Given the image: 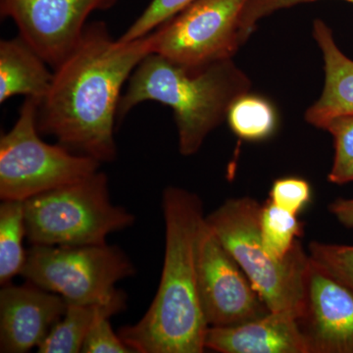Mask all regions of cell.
<instances>
[{"mask_svg":"<svg viewBox=\"0 0 353 353\" xmlns=\"http://www.w3.org/2000/svg\"><path fill=\"white\" fill-rule=\"evenodd\" d=\"M154 44V32L114 41L104 23L85 26L75 48L53 69L50 92L38 104L39 134L99 163L114 161L121 90Z\"/></svg>","mask_w":353,"mask_h":353,"instance_id":"obj_1","label":"cell"},{"mask_svg":"<svg viewBox=\"0 0 353 353\" xmlns=\"http://www.w3.org/2000/svg\"><path fill=\"white\" fill-rule=\"evenodd\" d=\"M165 253L161 280L150 308L118 334L134 353H202L209 328L197 285V245L204 224L194 192L168 187L162 194Z\"/></svg>","mask_w":353,"mask_h":353,"instance_id":"obj_2","label":"cell"},{"mask_svg":"<svg viewBox=\"0 0 353 353\" xmlns=\"http://www.w3.org/2000/svg\"><path fill=\"white\" fill-rule=\"evenodd\" d=\"M252 82L233 59L199 69L174 63L150 53L129 79L118 106L117 122L141 102L157 101L174 112L179 152L196 154L213 130L227 119L236 99L248 94Z\"/></svg>","mask_w":353,"mask_h":353,"instance_id":"obj_3","label":"cell"},{"mask_svg":"<svg viewBox=\"0 0 353 353\" xmlns=\"http://www.w3.org/2000/svg\"><path fill=\"white\" fill-rule=\"evenodd\" d=\"M262 206L248 196L227 199L205 216L206 224L233 255L271 312L301 320L305 311L311 259L297 241L283 259L271 256L260 230Z\"/></svg>","mask_w":353,"mask_h":353,"instance_id":"obj_4","label":"cell"},{"mask_svg":"<svg viewBox=\"0 0 353 353\" xmlns=\"http://www.w3.org/2000/svg\"><path fill=\"white\" fill-rule=\"evenodd\" d=\"M24 204L26 236L32 245H104L109 234L134 222V214L111 201L108 176L101 171Z\"/></svg>","mask_w":353,"mask_h":353,"instance_id":"obj_5","label":"cell"},{"mask_svg":"<svg viewBox=\"0 0 353 353\" xmlns=\"http://www.w3.org/2000/svg\"><path fill=\"white\" fill-rule=\"evenodd\" d=\"M38 104L26 97L15 124L0 138L1 201H26L99 171L101 163L97 160L41 139Z\"/></svg>","mask_w":353,"mask_h":353,"instance_id":"obj_6","label":"cell"},{"mask_svg":"<svg viewBox=\"0 0 353 353\" xmlns=\"http://www.w3.org/2000/svg\"><path fill=\"white\" fill-rule=\"evenodd\" d=\"M136 273L118 246L32 245L22 274L26 281L63 297L67 303H101L120 281Z\"/></svg>","mask_w":353,"mask_h":353,"instance_id":"obj_7","label":"cell"},{"mask_svg":"<svg viewBox=\"0 0 353 353\" xmlns=\"http://www.w3.org/2000/svg\"><path fill=\"white\" fill-rule=\"evenodd\" d=\"M248 1L194 0L153 31V52L190 69L233 59L248 39L243 26Z\"/></svg>","mask_w":353,"mask_h":353,"instance_id":"obj_8","label":"cell"},{"mask_svg":"<svg viewBox=\"0 0 353 353\" xmlns=\"http://www.w3.org/2000/svg\"><path fill=\"white\" fill-rule=\"evenodd\" d=\"M196 262L199 299L209 328L236 326L271 312L206 220Z\"/></svg>","mask_w":353,"mask_h":353,"instance_id":"obj_9","label":"cell"},{"mask_svg":"<svg viewBox=\"0 0 353 353\" xmlns=\"http://www.w3.org/2000/svg\"><path fill=\"white\" fill-rule=\"evenodd\" d=\"M116 1L0 0V14L12 19L20 36L55 69L80 41L88 16L110 8Z\"/></svg>","mask_w":353,"mask_h":353,"instance_id":"obj_10","label":"cell"},{"mask_svg":"<svg viewBox=\"0 0 353 353\" xmlns=\"http://www.w3.org/2000/svg\"><path fill=\"white\" fill-rule=\"evenodd\" d=\"M299 322L310 353H353V290L312 260Z\"/></svg>","mask_w":353,"mask_h":353,"instance_id":"obj_11","label":"cell"},{"mask_svg":"<svg viewBox=\"0 0 353 353\" xmlns=\"http://www.w3.org/2000/svg\"><path fill=\"white\" fill-rule=\"evenodd\" d=\"M59 294L27 282L0 290V352L25 353L38 348L66 311Z\"/></svg>","mask_w":353,"mask_h":353,"instance_id":"obj_12","label":"cell"},{"mask_svg":"<svg viewBox=\"0 0 353 353\" xmlns=\"http://www.w3.org/2000/svg\"><path fill=\"white\" fill-rule=\"evenodd\" d=\"M206 350L221 353H310L299 320L284 312L230 327H210Z\"/></svg>","mask_w":353,"mask_h":353,"instance_id":"obj_13","label":"cell"},{"mask_svg":"<svg viewBox=\"0 0 353 353\" xmlns=\"http://www.w3.org/2000/svg\"><path fill=\"white\" fill-rule=\"evenodd\" d=\"M313 38L323 53L325 85L321 97L306 110L305 120L318 129L338 116L353 114V60L339 48L322 20L313 24Z\"/></svg>","mask_w":353,"mask_h":353,"instance_id":"obj_14","label":"cell"},{"mask_svg":"<svg viewBox=\"0 0 353 353\" xmlns=\"http://www.w3.org/2000/svg\"><path fill=\"white\" fill-rule=\"evenodd\" d=\"M38 51L20 34L0 41V102L25 95L41 102L50 92L53 73Z\"/></svg>","mask_w":353,"mask_h":353,"instance_id":"obj_15","label":"cell"},{"mask_svg":"<svg viewBox=\"0 0 353 353\" xmlns=\"http://www.w3.org/2000/svg\"><path fill=\"white\" fill-rule=\"evenodd\" d=\"M127 296L118 290L101 303H67L66 311L38 347L39 353L82 352L90 330L101 320L112 317L126 308Z\"/></svg>","mask_w":353,"mask_h":353,"instance_id":"obj_16","label":"cell"},{"mask_svg":"<svg viewBox=\"0 0 353 353\" xmlns=\"http://www.w3.org/2000/svg\"><path fill=\"white\" fill-rule=\"evenodd\" d=\"M26 236L25 204L1 201L0 204V284H9L22 274L27 259L23 246Z\"/></svg>","mask_w":353,"mask_h":353,"instance_id":"obj_17","label":"cell"},{"mask_svg":"<svg viewBox=\"0 0 353 353\" xmlns=\"http://www.w3.org/2000/svg\"><path fill=\"white\" fill-rule=\"evenodd\" d=\"M232 131L245 141H262L277 126V113L270 102L250 92L234 102L227 115Z\"/></svg>","mask_w":353,"mask_h":353,"instance_id":"obj_18","label":"cell"},{"mask_svg":"<svg viewBox=\"0 0 353 353\" xmlns=\"http://www.w3.org/2000/svg\"><path fill=\"white\" fill-rule=\"evenodd\" d=\"M296 216L279 208L270 199L262 206L260 230L265 248L271 256L285 259L299 241L301 225Z\"/></svg>","mask_w":353,"mask_h":353,"instance_id":"obj_19","label":"cell"},{"mask_svg":"<svg viewBox=\"0 0 353 353\" xmlns=\"http://www.w3.org/2000/svg\"><path fill=\"white\" fill-rule=\"evenodd\" d=\"M308 253L313 263L353 290V245L312 241Z\"/></svg>","mask_w":353,"mask_h":353,"instance_id":"obj_20","label":"cell"},{"mask_svg":"<svg viewBox=\"0 0 353 353\" xmlns=\"http://www.w3.org/2000/svg\"><path fill=\"white\" fill-rule=\"evenodd\" d=\"M194 0H152L143 14L119 39L131 41L143 38L189 6Z\"/></svg>","mask_w":353,"mask_h":353,"instance_id":"obj_21","label":"cell"},{"mask_svg":"<svg viewBox=\"0 0 353 353\" xmlns=\"http://www.w3.org/2000/svg\"><path fill=\"white\" fill-rule=\"evenodd\" d=\"M323 130L328 131L334 139V162L328 176H334L353 160V114L333 118Z\"/></svg>","mask_w":353,"mask_h":353,"instance_id":"obj_22","label":"cell"},{"mask_svg":"<svg viewBox=\"0 0 353 353\" xmlns=\"http://www.w3.org/2000/svg\"><path fill=\"white\" fill-rule=\"evenodd\" d=\"M311 199V188L308 182L296 176L279 179L270 190V201L279 208L299 214Z\"/></svg>","mask_w":353,"mask_h":353,"instance_id":"obj_23","label":"cell"},{"mask_svg":"<svg viewBox=\"0 0 353 353\" xmlns=\"http://www.w3.org/2000/svg\"><path fill=\"white\" fill-rule=\"evenodd\" d=\"M83 353H134L119 334L111 327L109 318L101 320L90 330L83 341Z\"/></svg>","mask_w":353,"mask_h":353,"instance_id":"obj_24","label":"cell"},{"mask_svg":"<svg viewBox=\"0 0 353 353\" xmlns=\"http://www.w3.org/2000/svg\"><path fill=\"white\" fill-rule=\"evenodd\" d=\"M317 0H250L243 16V26L246 36L250 38L256 27V23L262 18L290 7ZM353 4V0H345Z\"/></svg>","mask_w":353,"mask_h":353,"instance_id":"obj_25","label":"cell"},{"mask_svg":"<svg viewBox=\"0 0 353 353\" xmlns=\"http://www.w3.org/2000/svg\"><path fill=\"white\" fill-rule=\"evenodd\" d=\"M329 211L343 227L353 229V199H334Z\"/></svg>","mask_w":353,"mask_h":353,"instance_id":"obj_26","label":"cell"},{"mask_svg":"<svg viewBox=\"0 0 353 353\" xmlns=\"http://www.w3.org/2000/svg\"><path fill=\"white\" fill-rule=\"evenodd\" d=\"M328 180L329 182L336 183V185L353 182V160L338 174L328 176Z\"/></svg>","mask_w":353,"mask_h":353,"instance_id":"obj_27","label":"cell"}]
</instances>
